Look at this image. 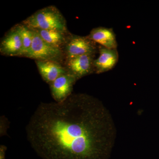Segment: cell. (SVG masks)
<instances>
[{
    "mask_svg": "<svg viewBox=\"0 0 159 159\" xmlns=\"http://www.w3.org/2000/svg\"><path fill=\"white\" fill-rule=\"evenodd\" d=\"M96 54H86L71 58H66L63 66L69 74L77 80L95 73L94 61Z\"/></svg>",
    "mask_w": 159,
    "mask_h": 159,
    "instance_id": "obj_5",
    "label": "cell"
},
{
    "mask_svg": "<svg viewBox=\"0 0 159 159\" xmlns=\"http://www.w3.org/2000/svg\"><path fill=\"white\" fill-rule=\"evenodd\" d=\"M35 62L43 80L49 84L67 73L63 65L56 61L36 60Z\"/></svg>",
    "mask_w": 159,
    "mask_h": 159,
    "instance_id": "obj_9",
    "label": "cell"
},
{
    "mask_svg": "<svg viewBox=\"0 0 159 159\" xmlns=\"http://www.w3.org/2000/svg\"><path fill=\"white\" fill-rule=\"evenodd\" d=\"M7 147L4 145L0 146V159H6V154Z\"/></svg>",
    "mask_w": 159,
    "mask_h": 159,
    "instance_id": "obj_13",
    "label": "cell"
},
{
    "mask_svg": "<svg viewBox=\"0 0 159 159\" xmlns=\"http://www.w3.org/2000/svg\"><path fill=\"white\" fill-rule=\"evenodd\" d=\"M33 31V40L31 49L25 57L34 60L51 61L64 64L66 57L61 49L46 42L37 32Z\"/></svg>",
    "mask_w": 159,
    "mask_h": 159,
    "instance_id": "obj_3",
    "label": "cell"
},
{
    "mask_svg": "<svg viewBox=\"0 0 159 159\" xmlns=\"http://www.w3.org/2000/svg\"><path fill=\"white\" fill-rule=\"evenodd\" d=\"M22 42V52L20 57H25L31 49L33 40V31L22 23L16 25Z\"/></svg>",
    "mask_w": 159,
    "mask_h": 159,
    "instance_id": "obj_12",
    "label": "cell"
},
{
    "mask_svg": "<svg viewBox=\"0 0 159 159\" xmlns=\"http://www.w3.org/2000/svg\"><path fill=\"white\" fill-rule=\"evenodd\" d=\"M22 49L21 38L15 25L1 40L0 53L6 56L20 57Z\"/></svg>",
    "mask_w": 159,
    "mask_h": 159,
    "instance_id": "obj_7",
    "label": "cell"
},
{
    "mask_svg": "<svg viewBox=\"0 0 159 159\" xmlns=\"http://www.w3.org/2000/svg\"><path fill=\"white\" fill-rule=\"evenodd\" d=\"M36 31L46 42L55 48L61 49L68 39L71 33L69 31H61L52 30L32 29Z\"/></svg>",
    "mask_w": 159,
    "mask_h": 159,
    "instance_id": "obj_11",
    "label": "cell"
},
{
    "mask_svg": "<svg viewBox=\"0 0 159 159\" xmlns=\"http://www.w3.org/2000/svg\"><path fill=\"white\" fill-rule=\"evenodd\" d=\"M77 80L74 76L67 73L51 83L49 84L51 94L55 102H61L68 99L72 95Z\"/></svg>",
    "mask_w": 159,
    "mask_h": 159,
    "instance_id": "obj_6",
    "label": "cell"
},
{
    "mask_svg": "<svg viewBox=\"0 0 159 159\" xmlns=\"http://www.w3.org/2000/svg\"><path fill=\"white\" fill-rule=\"evenodd\" d=\"M87 36L99 45L107 48L117 49L116 37L112 29L102 27L94 28Z\"/></svg>",
    "mask_w": 159,
    "mask_h": 159,
    "instance_id": "obj_10",
    "label": "cell"
},
{
    "mask_svg": "<svg viewBox=\"0 0 159 159\" xmlns=\"http://www.w3.org/2000/svg\"><path fill=\"white\" fill-rule=\"evenodd\" d=\"M31 29L68 31L66 21L56 6H47L35 11L22 21Z\"/></svg>",
    "mask_w": 159,
    "mask_h": 159,
    "instance_id": "obj_2",
    "label": "cell"
},
{
    "mask_svg": "<svg viewBox=\"0 0 159 159\" xmlns=\"http://www.w3.org/2000/svg\"><path fill=\"white\" fill-rule=\"evenodd\" d=\"M98 46L87 36H82L71 33L63 49L66 58L96 54Z\"/></svg>",
    "mask_w": 159,
    "mask_h": 159,
    "instance_id": "obj_4",
    "label": "cell"
},
{
    "mask_svg": "<svg viewBox=\"0 0 159 159\" xmlns=\"http://www.w3.org/2000/svg\"><path fill=\"white\" fill-rule=\"evenodd\" d=\"M99 57L94 61L95 73L102 74L112 70L119 60V53L117 49L107 48L98 45Z\"/></svg>",
    "mask_w": 159,
    "mask_h": 159,
    "instance_id": "obj_8",
    "label": "cell"
},
{
    "mask_svg": "<svg viewBox=\"0 0 159 159\" xmlns=\"http://www.w3.org/2000/svg\"><path fill=\"white\" fill-rule=\"evenodd\" d=\"M26 131L43 159H108L115 134L106 109L84 94H72L61 102H42Z\"/></svg>",
    "mask_w": 159,
    "mask_h": 159,
    "instance_id": "obj_1",
    "label": "cell"
}]
</instances>
